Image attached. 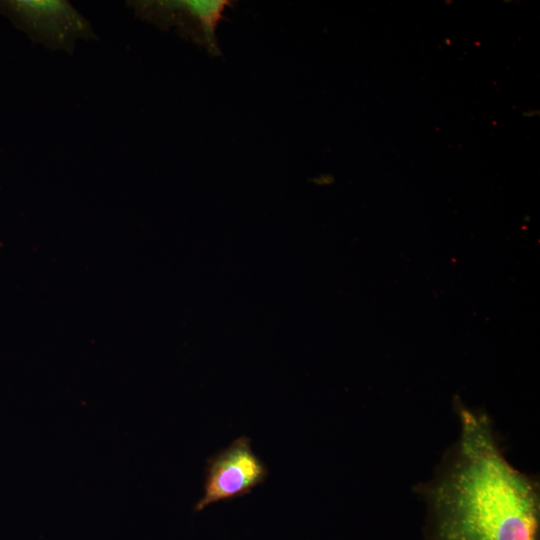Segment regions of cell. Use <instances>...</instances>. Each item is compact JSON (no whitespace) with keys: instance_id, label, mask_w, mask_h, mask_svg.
I'll return each mask as SVG.
<instances>
[{"instance_id":"obj_1","label":"cell","mask_w":540,"mask_h":540,"mask_svg":"<svg viewBox=\"0 0 540 540\" xmlns=\"http://www.w3.org/2000/svg\"><path fill=\"white\" fill-rule=\"evenodd\" d=\"M457 410L456 453L427 491L435 540H539L535 481L506 460L485 414Z\"/></svg>"},{"instance_id":"obj_2","label":"cell","mask_w":540,"mask_h":540,"mask_svg":"<svg viewBox=\"0 0 540 540\" xmlns=\"http://www.w3.org/2000/svg\"><path fill=\"white\" fill-rule=\"evenodd\" d=\"M267 473L264 463L253 453L249 438H237L209 460L204 494L195 510L246 495L264 482Z\"/></svg>"},{"instance_id":"obj_4","label":"cell","mask_w":540,"mask_h":540,"mask_svg":"<svg viewBox=\"0 0 540 540\" xmlns=\"http://www.w3.org/2000/svg\"><path fill=\"white\" fill-rule=\"evenodd\" d=\"M228 5L229 2L223 0H183L158 2L156 6L160 12L183 17L195 29V37L216 52L215 30Z\"/></svg>"},{"instance_id":"obj_3","label":"cell","mask_w":540,"mask_h":540,"mask_svg":"<svg viewBox=\"0 0 540 540\" xmlns=\"http://www.w3.org/2000/svg\"><path fill=\"white\" fill-rule=\"evenodd\" d=\"M6 6L14 19L38 35L62 41L83 30L75 11L62 1L20 0Z\"/></svg>"}]
</instances>
